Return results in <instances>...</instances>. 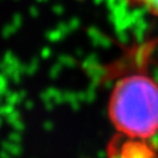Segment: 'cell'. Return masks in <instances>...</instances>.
<instances>
[{"label": "cell", "mask_w": 158, "mask_h": 158, "mask_svg": "<svg viewBox=\"0 0 158 158\" xmlns=\"http://www.w3.org/2000/svg\"><path fill=\"white\" fill-rule=\"evenodd\" d=\"M127 61L110 92L108 118L116 139L152 143L158 135V81L141 57Z\"/></svg>", "instance_id": "cell-1"}, {"label": "cell", "mask_w": 158, "mask_h": 158, "mask_svg": "<svg viewBox=\"0 0 158 158\" xmlns=\"http://www.w3.org/2000/svg\"><path fill=\"white\" fill-rule=\"evenodd\" d=\"M110 158H158L154 143L113 139L108 146Z\"/></svg>", "instance_id": "cell-2"}, {"label": "cell", "mask_w": 158, "mask_h": 158, "mask_svg": "<svg viewBox=\"0 0 158 158\" xmlns=\"http://www.w3.org/2000/svg\"><path fill=\"white\" fill-rule=\"evenodd\" d=\"M125 2L131 6L143 9L154 18H158V0H125Z\"/></svg>", "instance_id": "cell-3"}]
</instances>
